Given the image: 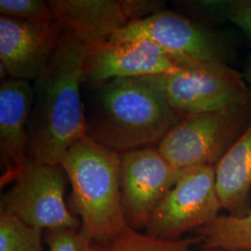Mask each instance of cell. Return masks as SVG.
<instances>
[{
	"instance_id": "obj_1",
	"label": "cell",
	"mask_w": 251,
	"mask_h": 251,
	"mask_svg": "<svg viewBox=\"0 0 251 251\" xmlns=\"http://www.w3.org/2000/svg\"><path fill=\"white\" fill-rule=\"evenodd\" d=\"M88 43L63 29L44 71L33 82V103L27 126V157L60 165L67 150L87 137L81 89Z\"/></svg>"
},
{
	"instance_id": "obj_2",
	"label": "cell",
	"mask_w": 251,
	"mask_h": 251,
	"mask_svg": "<svg viewBox=\"0 0 251 251\" xmlns=\"http://www.w3.org/2000/svg\"><path fill=\"white\" fill-rule=\"evenodd\" d=\"M92 90L87 136L118 153L157 146L181 119L147 77L114 79Z\"/></svg>"
},
{
	"instance_id": "obj_3",
	"label": "cell",
	"mask_w": 251,
	"mask_h": 251,
	"mask_svg": "<svg viewBox=\"0 0 251 251\" xmlns=\"http://www.w3.org/2000/svg\"><path fill=\"white\" fill-rule=\"evenodd\" d=\"M60 165L72 186L81 231L94 243L112 240L128 226L121 193L120 153L88 136L67 150Z\"/></svg>"
},
{
	"instance_id": "obj_4",
	"label": "cell",
	"mask_w": 251,
	"mask_h": 251,
	"mask_svg": "<svg viewBox=\"0 0 251 251\" xmlns=\"http://www.w3.org/2000/svg\"><path fill=\"white\" fill-rule=\"evenodd\" d=\"M251 119V104L182 117L157 148L178 171L217 164L228 152Z\"/></svg>"
},
{
	"instance_id": "obj_5",
	"label": "cell",
	"mask_w": 251,
	"mask_h": 251,
	"mask_svg": "<svg viewBox=\"0 0 251 251\" xmlns=\"http://www.w3.org/2000/svg\"><path fill=\"white\" fill-rule=\"evenodd\" d=\"M146 77L181 118L251 104V87L245 75L225 62L195 63L171 75Z\"/></svg>"
},
{
	"instance_id": "obj_6",
	"label": "cell",
	"mask_w": 251,
	"mask_h": 251,
	"mask_svg": "<svg viewBox=\"0 0 251 251\" xmlns=\"http://www.w3.org/2000/svg\"><path fill=\"white\" fill-rule=\"evenodd\" d=\"M14 183L2 196L1 211L43 230L79 229L81 224L65 203L69 181L61 165L28 159Z\"/></svg>"
},
{
	"instance_id": "obj_7",
	"label": "cell",
	"mask_w": 251,
	"mask_h": 251,
	"mask_svg": "<svg viewBox=\"0 0 251 251\" xmlns=\"http://www.w3.org/2000/svg\"><path fill=\"white\" fill-rule=\"evenodd\" d=\"M223 209L216 185L215 167H197L181 171L146 226V233L177 240L205 227Z\"/></svg>"
},
{
	"instance_id": "obj_8",
	"label": "cell",
	"mask_w": 251,
	"mask_h": 251,
	"mask_svg": "<svg viewBox=\"0 0 251 251\" xmlns=\"http://www.w3.org/2000/svg\"><path fill=\"white\" fill-rule=\"evenodd\" d=\"M186 64L149 40H99L88 44L84 85L91 89L118 78L178 72Z\"/></svg>"
},
{
	"instance_id": "obj_9",
	"label": "cell",
	"mask_w": 251,
	"mask_h": 251,
	"mask_svg": "<svg viewBox=\"0 0 251 251\" xmlns=\"http://www.w3.org/2000/svg\"><path fill=\"white\" fill-rule=\"evenodd\" d=\"M120 158L122 202L127 225L136 230L146 228L182 171L173 168L157 146L123 152Z\"/></svg>"
},
{
	"instance_id": "obj_10",
	"label": "cell",
	"mask_w": 251,
	"mask_h": 251,
	"mask_svg": "<svg viewBox=\"0 0 251 251\" xmlns=\"http://www.w3.org/2000/svg\"><path fill=\"white\" fill-rule=\"evenodd\" d=\"M109 40H149L186 65L224 62L221 43L211 32L178 13L163 9L130 22Z\"/></svg>"
},
{
	"instance_id": "obj_11",
	"label": "cell",
	"mask_w": 251,
	"mask_h": 251,
	"mask_svg": "<svg viewBox=\"0 0 251 251\" xmlns=\"http://www.w3.org/2000/svg\"><path fill=\"white\" fill-rule=\"evenodd\" d=\"M63 28L52 23H30L0 17V60L9 77L34 81L44 71Z\"/></svg>"
},
{
	"instance_id": "obj_12",
	"label": "cell",
	"mask_w": 251,
	"mask_h": 251,
	"mask_svg": "<svg viewBox=\"0 0 251 251\" xmlns=\"http://www.w3.org/2000/svg\"><path fill=\"white\" fill-rule=\"evenodd\" d=\"M33 83L9 77L0 86V151L4 181L16 179L27 157V126L33 103Z\"/></svg>"
},
{
	"instance_id": "obj_13",
	"label": "cell",
	"mask_w": 251,
	"mask_h": 251,
	"mask_svg": "<svg viewBox=\"0 0 251 251\" xmlns=\"http://www.w3.org/2000/svg\"><path fill=\"white\" fill-rule=\"evenodd\" d=\"M54 20L90 44L109 39L130 23L123 0H50Z\"/></svg>"
},
{
	"instance_id": "obj_14",
	"label": "cell",
	"mask_w": 251,
	"mask_h": 251,
	"mask_svg": "<svg viewBox=\"0 0 251 251\" xmlns=\"http://www.w3.org/2000/svg\"><path fill=\"white\" fill-rule=\"evenodd\" d=\"M251 87V60L245 72ZM216 185L223 209L228 215L243 216L250 208L251 192V119L238 138L215 167Z\"/></svg>"
},
{
	"instance_id": "obj_15",
	"label": "cell",
	"mask_w": 251,
	"mask_h": 251,
	"mask_svg": "<svg viewBox=\"0 0 251 251\" xmlns=\"http://www.w3.org/2000/svg\"><path fill=\"white\" fill-rule=\"evenodd\" d=\"M198 236L205 249L251 251V209L243 216H219L199 229Z\"/></svg>"
},
{
	"instance_id": "obj_16",
	"label": "cell",
	"mask_w": 251,
	"mask_h": 251,
	"mask_svg": "<svg viewBox=\"0 0 251 251\" xmlns=\"http://www.w3.org/2000/svg\"><path fill=\"white\" fill-rule=\"evenodd\" d=\"M198 242H200L198 236L167 240L141 233L127 226L112 240L92 242L90 251H194V246Z\"/></svg>"
},
{
	"instance_id": "obj_17",
	"label": "cell",
	"mask_w": 251,
	"mask_h": 251,
	"mask_svg": "<svg viewBox=\"0 0 251 251\" xmlns=\"http://www.w3.org/2000/svg\"><path fill=\"white\" fill-rule=\"evenodd\" d=\"M0 251H43L42 230L1 211Z\"/></svg>"
},
{
	"instance_id": "obj_18",
	"label": "cell",
	"mask_w": 251,
	"mask_h": 251,
	"mask_svg": "<svg viewBox=\"0 0 251 251\" xmlns=\"http://www.w3.org/2000/svg\"><path fill=\"white\" fill-rule=\"evenodd\" d=\"M199 12L227 19L251 36V0L188 2Z\"/></svg>"
},
{
	"instance_id": "obj_19",
	"label": "cell",
	"mask_w": 251,
	"mask_h": 251,
	"mask_svg": "<svg viewBox=\"0 0 251 251\" xmlns=\"http://www.w3.org/2000/svg\"><path fill=\"white\" fill-rule=\"evenodd\" d=\"M1 16L30 23H52L53 14L48 1L42 0H1Z\"/></svg>"
},
{
	"instance_id": "obj_20",
	"label": "cell",
	"mask_w": 251,
	"mask_h": 251,
	"mask_svg": "<svg viewBox=\"0 0 251 251\" xmlns=\"http://www.w3.org/2000/svg\"><path fill=\"white\" fill-rule=\"evenodd\" d=\"M50 251H90L92 241L81 229H59L47 232Z\"/></svg>"
},
{
	"instance_id": "obj_21",
	"label": "cell",
	"mask_w": 251,
	"mask_h": 251,
	"mask_svg": "<svg viewBox=\"0 0 251 251\" xmlns=\"http://www.w3.org/2000/svg\"><path fill=\"white\" fill-rule=\"evenodd\" d=\"M201 251H235V250H228V249H205L203 248Z\"/></svg>"
}]
</instances>
